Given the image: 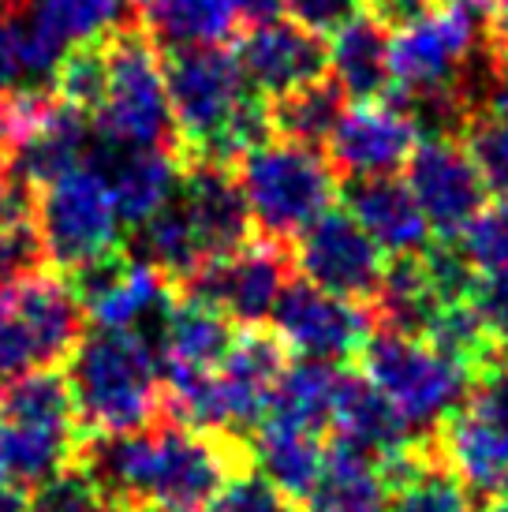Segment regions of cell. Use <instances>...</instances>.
<instances>
[{"label": "cell", "mask_w": 508, "mask_h": 512, "mask_svg": "<svg viewBox=\"0 0 508 512\" xmlns=\"http://www.w3.org/2000/svg\"><path fill=\"white\" fill-rule=\"evenodd\" d=\"M393 30L378 12H355L329 34V75L348 98H381L393 86Z\"/></svg>", "instance_id": "cell-23"}, {"label": "cell", "mask_w": 508, "mask_h": 512, "mask_svg": "<svg viewBox=\"0 0 508 512\" xmlns=\"http://www.w3.org/2000/svg\"><path fill=\"white\" fill-rule=\"evenodd\" d=\"M0 512H27V494L8 483H0Z\"/></svg>", "instance_id": "cell-44"}, {"label": "cell", "mask_w": 508, "mask_h": 512, "mask_svg": "<svg viewBox=\"0 0 508 512\" xmlns=\"http://www.w3.org/2000/svg\"><path fill=\"white\" fill-rule=\"evenodd\" d=\"M49 266L34 214V187L8 180L0 187V288Z\"/></svg>", "instance_id": "cell-30"}, {"label": "cell", "mask_w": 508, "mask_h": 512, "mask_svg": "<svg viewBox=\"0 0 508 512\" xmlns=\"http://www.w3.org/2000/svg\"><path fill=\"white\" fill-rule=\"evenodd\" d=\"M303 505H307V512H385L389 509V486H385V475L370 456L333 441L322 479Z\"/></svg>", "instance_id": "cell-29"}, {"label": "cell", "mask_w": 508, "mask_h": 512, "mask_svg": "<svg viewBox=\"0 0 508 512\" xmlns=\"http://www.w3.org/2000/svg\"><path fill=\"white\" fill-rule=\"evenodd\" d=\"M288 370V348L273 329L243 326L217 367V423L228 434H247L262 423L269 397Z\"/></svg>", "instance_id": "cell-17"}, {"label": "cell", "mask_w": 508, "mask_h": 512, "mask_svg": "<svg viewBox=\"0 0 508 512\" xmlns=\"http://www.w3.org/2000/svg\"><path fill=\"white\" fill-rule=\"evenodd\" d=\"M359 4L363 0H281V12L288 19H296L299 27L329 38L344 19H352L359 12Z\"/></svg>", "instance_id": "cell-39"}, {"label": "cell", "mask_w": 508, "mask_h": 512, "mask_svg": "<svg viewBox=\"0 0 508 512\" xmlns=\"http://www.w3.org/2000/svg\"><path fill=\"white\" fill-rule=\"evenodd\" d=\"M344 199H348V214L367 228L370 240L385 255H423L434 240V228L426 221L419 199L411 195L408 180H396V176L355 180Z\"/></svg>", "instance_id": "cell-21"}, {"label": "cell", "mask_w": 508, "mask_h": 512, "mask_svg": "<svg viewBox=\"0 0 508 512\" xmlns=\"http://www.w3.org/2000/svg\"><path fill=\"white\" fill-rule=\"evenodd\" d=\"M501 90H505V94H501L494 105H508V57L505 53H501Z\"/></svg>", "instance_id": "cell-46"}, {"label": "cell", "mask_w": 508, "mask_h": 512, "mask_svg": "<svg viewBox=\"0 0 508 512\" xmlns=\"http://www.w3.org/2000/svg\"><path fill=\"white\" fill-rule=\"evenodd\" d=\"M423 139L419 116L385 98H363L344 105L337 128L329 135V161L352 180L393 176L408 165Z\"/></svg>", "instance_id": "cell-14"}, {"label": "cell", "mask_w": 508, "mask_h": 512, "mask_svg": "<svg viewBox=\"0 0 508 512\" xmlns=\"http://www.w3.org/2000/svg\"><path fill=\"white\" fill-rule=\"evenodd\" d=\"M479 49V12L460 0H423L396 19L389 60L393 90L411 105H452L464 90V72Z\"/></svg>", "instance_id": "cell-5"}, {"label": "cell", "mask_w": 508, "mask_h": 512, "mask_svg": "<svg viewBox=\"0 0 508 512\" xmlns=\"http://www.w3.org/2000/svg\"><path fill=\"white\" fill-rule=\"evenodd\" d=\"M0 419H4V415H0Z\"/></svg>", "instance_id": "cell-51"}, {"label": "cell", "mask_w": 508, "mask_h": 512, "mask_svg": "<svg viewBox=\"0 0 508 512\" xmlns=\"http://www.w3.org/2000/svg\"><path fill=\"white\" fill-rule=\"evenodd\" d=\"M131 0H30L23 38L27 75H53L68 53L98 45L127 23Z\"/></svg>", "instance_id": "cell-15"}, {"label": "cell", "mask_w": 508, "mask_h": 512, "mask_svg": "<svg viewBox=\"0 0 508 512\" xmlns=\"http://www.w3.org/2000/svg\"><path fill=\"white\" fill-rule=\"evenodd\" d=\"M240 4V12L258 23V19H273V15H281V0H236Z\"/></svg>", "instance_id": "cell-43"}, {"label": "cell", "mask_w": 508, "mask_h": 512, "mask_svg": "<svg viewBox=\"0 0 508 512\" xmlns=\"http://www.w3.org/2000/svg\"><path fill=\"white\" fill-rule=\"evenodd\" d=\"M464 143L479 161L490 191L508 195V105H490L486 113H475L464 128Z\"/></svg>", "instance_id": "cell-35"}, {"label": "cell", "mask_w": 508, "mask_h": 512, "mask_svg": "<svg viewBox=\"0 0 508 512\" xmlns=\"http://www.w3.org/2000/svg\"><path fill=\"white\" fill-rule=\"evenodd\" d=\"M23 135V101L12 90H0V154H12Z\"/></svg>", "instance_id": "cell-41"}, {"label": "cell", "mask_w": 508, "mask_h": 512, "mask_svg": "<svg viewBox=\"0 0 508 512\" xmlns=\"http://www.w3.org/2000/svg\"><path fill=\"white\" fill-rule=\"evenodd\" d=\"M86 120L98 143L176 146L165 60L142 27H120L101 42V83Z\"/></svg>", "instance_id": "cell-3"}, {"label": "cell", "mask_w": 508, "mask_h": 512, "mask_svg": "<svg viewBox=\"0 0 508 512\" xmlns=\"http://www.w3.org/2000/svg\"><path fill=\"white\" fill-rule=\"evenodd\" d=\"M34 214L45 258L57 273H68L120 247L124 217L94 161H83L57 180L34 187Z\"/></svg>", "instance_id": "cell-8"}, {"label": "cell", "mask_w": 508, "mask_h": 512, "mask_svg": "<svg viewBox=\"0 0 508 512\" xmlns=\"http://www.w3.org/2000/svg\"><path fill=\"white\" fill-rule=\"evenodd\" d=\"M23 75H27V60H23L19 27L8 23V19H0V90H12Z\"/></svg>", "instance_id": "cell-40"}, {"label": "cell", "mask_w": 508, "mask_h": 512, "mask_svg": "<svg viewBox=\"0 0 508 512\" xmlns=\"http://www.w3.org/2000/svg\"><path fill=\"white\" fill-rule=\"evenodd\" d=\"M254 464L262 468L269 483L284 490L292 501H307L318 486L329 460V445L318 430L281 427V423H258L251 441Z\"/></svg>", "instance_id": "cell-26"}, {"label": "cell", "mask_w": 508, "mask_h": 512, "mask_svg": "<svg viewBox=\"0 0 508 512\" xmlns=\"http://www.w3.org/2000/svg\"><path fill=\"white\" fill-rule=\"evenodd\" d=\"M83 307L57 270L0 288V385L30 370L60 367L83 341Z\"/></svg>", "instance_id": "cell-7"}, {"label": "cell", "mask_w": 508, "mask_h": 512, "mask_svg": "<svg viewBox=\"0 0 508 512\" xmlns=\"http://www.w3.org/2000/svg\"><path fill=\"white\" fill-rule=\"evenodd\" d=\"M292 270H296L292 243L262 236V240L240 243L228 255L206 258L195 273H187L176 285V292L184 299L206 303L240 326H262L277 307L284 285L292 281L288 277Z\"/></svg>", "instance_id": "cell-10"}, {"label": "cell", "mask_w": 508, "mask_h": 512, "mask_svg": "<svg viewBox=\"0 0 508 512\" xmlns=\"http://www.w3.org/2000/svg\"><path fill=\"white\" fill-rule=\"evenodd\" d=\"M359 367L404 412L419 434H438L441 423L464 404L475 374L467 363L434 348L423 337L374 326L359 352Z\"/></svg>", "instance_id": "cell-6"}, {"label": "cell", "mask_w": 508, "mask_h": 512, "mask_svg": "<svg viewBox=\"0 0 508 512\" xmlns=\"http://www.w3.org/2000/svg\"><path fill=\"white\" fill-rule=\"evenodd\" d=\"M4 184H8V180H4V169H0V187H4Z\"/></svg>", "instance_id": "cell-50"}, {"label": "cell", "mask_w": 508, "mask_h": 512, "mask_svg": "<svg viewBox=\"0 0 508 512\" xmlns=\"http://www.w3.org/2000/svg\"><path fill=\"white\" fill-rule=\"evenodd\" d=\"M8 4H12V0H0V12H4V8H8Z\"/></svg>", "instance_id": "cell-49"}, {"label": "cell", "mask_w": 508, "mask_h": 512, "mask_svg": "<svg viewBox=\"0 0 508 512\" xmlns=\"http://www.w3.org/2000/svg\"><path fill=\"white\" fill-rule=\"evenodd\" d=\"M27 512H116L105 498L98 479L75 460L53 479H45L38 490H30Z\"/></svg>", "instance_id": "cell-34"}, {"label": "cell", "mask_w": 508, "mask_h": 512, "mask_svg": "<svg viewBox=\"0 0 508 512\" xmlns=\"http://www.w3.org/2000/svg\"><path fill=\"white\" fill-rule=\"evenodd\" d=\"M254 228L269 240L296 243L337 202V165L311 143L262 139L236 161Z\"/></svg>", "instance_id": "cell-4"}, {"label": "cell", "mask_w": 508, "mask_h": 512, "mask_svg": "<svg viewBox=\"0 0 508 512\" xmlns=\"http://www.w3.org/2000/svg\"><path fill=\"white\" fill-rule=\"evenodd\" d=\"M467 299L486 322V329L494 333V341L508 348V266L475 273V285Z\"/></svg>", "instance_id": "cell-38"}, {"label": "cell", "mask_w": 508, "mask_h": 512, "mask_svg": "<svg viewBox=\"0 0 508 512\" xmlns=\"http://www.w3.org/2000/svg\"><path fill=\"white\" fill-rule=\"evenodd\" d=\"M172 105V143L184 161L232 165L269 139V105L247 83L225 45L172 49L165 60Z\"/></svg>", "instance_id": "cell-1"}, {"label": "cell", "mask_w": 508, "mask_h": 512, "mask_svg": "<svg viewBox=\"0 0 508 512\" xmlns=\"http://www.w3.org/2000/svg\"><path fill=\"white\" fill-rule=\"evenodd\" d=\"M299 277L333 296L374 303L385 281V251L370 240V232L352 214L329 210L292 243Z\"/></svg>", "instance_id": "cell-13"}, {"label": "cell", "mask_w": 508, "mask_h": 512, "mask_svg": "<svg viewBox=\"0 0 508 512\" xmlns=\"http://www.w3.org/2000/svg\"><path fill=\"white\" fill-rule=\"evenodd\" d=\"M486 512H508V494H501V498H490V509Z\"/></svg>", "instance_id": "cell-47"}, {"label": "cell", "mask_w": 508, "mask_h": 512, "mask_svg": "<svg viewBox=\"0 0 508 512\" xmlns=\"http://www.w3.org/2000/svg\"><path fill=\"white\" fill-rule=\"evenodd\" d=\"M83 430L38 427V423H15L0 419V483L15 490H38L45 479L79 460Z\"/></svg>", "instance_id": "cell-24"}, {"label": "cell", "mask_w": 508, "mask_h": 512, "mask_svg": "<svg viewBox=\"0 0 508 512\" xmlns=\"http://www.w3.org/2000/svg\"><path fill=\"white\" fill-rule=\"evenodd\" d=\"M456 247L464 251V258L479 273L508 266V195H497L494 202H486L479 217L460 232Z\"/></svg>", "instance_id": "cell-36"}, {"label": "cell", "mask_w": 508, "mask_h": 512, "mask_svg": "<svg viewBox=\"0 0 508 512\" xmlns=\"http://www.w3.org/2000/svg\"><path fill=\"white\" fill-rule=\"evenodd\" d=\"M381 475L389 486V512H479L475 494L441 456L438 434L381 464Z\"/></svg>", "instance_id": "cell-22"}, {"label": "cell", "mask_w": 508, "mask_h": 512, "mask_svg": "<svg viewBox=\"0 0 508 512\" xmlns=\"http://www.w3.org/2000/svg\"><path fill=\"white\" fill-rule=\"evenodd\" d=\"M139 512H176V509H139Z\"/></svg>", "instance_id": "cell-48"}, {"label": "cell", "mask_w": 508, "mask_h": 512, "mask_svg": "<svg viewBox=\"0 0 508 512\" xmlns=\"http://www.w3.org/2000/svg\"><path fill=\"white\" fill-rule=\"evenodd\" d=\"M460 4H467V8H475V12H490V15L501 12V0H460Z\"/></svg>", "instance_id": "cell-45"}, {"label": "cell", "mask_w": 508, "mask_h": 512, "mask_svg": "<svg viewBox=\"0 0 508 512\" xmlns=\"http://www.w3.org/2000/svg\"><path fill=\"white\" fill-rule=\"evenodd\" d=\"M340 370L322 359H299L288 363L281 382L269 397V408L262 423H281V427H303L322 434L333 423V400H337Z\"/></svg>", "instance_id": "cell-28"}, {"label": "cell", "mask_w": 508, "mask_h": 512, "mask_svg": "<svg viewBox=\"0 0 508 512\" xmlns=\"http://www.w3.org/2000/svg\"><path fill=\"white\" fill-rule=\"evenodd\" d=\"M438 449L475 498L508 494V352L475 374L464 404L441 423Z\"/></svg>", "instance_id": "cell-9"}, {"label": "cell", "mask_w": 508, "mask_h": 512, "mask_svg": "<svg viewBox=\"0 0 508 512\" xmlns=\"http://www.w3.org/2000/svg\"><path fill=\"white\" fill-rule=\"evenodd\" d=\"M68 385L83 434L142 430L165 415L161 359L139 333L98 329L68 356Z\"/></svg>", "instance_id": "cell-2"}, {"label": "cell", "mask_w": 508, "mask_h": 512, "mask_svg": "<svg viewBox=\"0 0 508 512\" xmlns=\"http://www.w3.org/2000/svg\"><path fill=\"white\" fill-rule=\"evenodd\" d=\"M90 161L98 165L105 184L113 191V202L124 225H142L176 199L184 157L176 146H109L101 143Z\"/></svg>", "instance_id": "cell-20"}, {"label": "cell", "mask_w": 508, "mask_h": 512, "mask_svg": "<svg viewBox=\"0 0 508 512\" xmlns=\"http://www.w3.org/2000/svg\"><path fill=\"white\" fill-rule=\"evenodd\" d=\"M232 341H236L232 318L176 292L169 326H165V341L157 352L161 374H169V370H217L225 363Z\"/></svg>", "instance_id": "cell-27"}, {"label": "cell", "mask_w": 508, "mask_h": 512, "mask_svg": "<svg viewBox=\"0 0 508 512\" xmlns=\"http://www.w3.org/2000/svg\"><path fill=\"white\" fill-rule=\"evenodd\" d=\"M329 430H333L337 445H348L355 453L370 456L378 468L404 449H411L415 441L430 438V434H419L411 427L404 412L370 382L367 374H348V370H340Z\"/></svg>", "instance_id": "cell-19"}, {"label": "cell", "mask_w": 508, "mask_h": 512, "mask_svg": "<svg viewBox=\"0 0 508 512\" xmlns=\"http://www.w3.org/2000/svg\"><path fill=\"white\" fill-rule=\"evenodd\" d=\"M206 512H292V498L269 483L262 471H236L217 498L206 505Z\"/></svg>", "instance_id": "cell-37"}, {"label": "cell", "mask_w": 508, "mask_h": 512, "mask_svg": "<svg viewBox=\"0 0 508 512\" xmlns=\"http://www.w3.org/2000/svg\"><path fill=\"white\" fill-rule=\"evenodd\" d=\"M404 180L438 240H460V232L486 206V191H490L467 143L445 131L419 139L415 154L404 165Z\"/></svg>", "instance_id": "cell-12"}, {"label": "cell", "mask_w": 508, "mask_h": 512, "mask_svg": "<svg viewBox=\"0 0 508 512\" xmlns=\"http://www.w3.org/2000/svg\"><path fill=\"white\" fill-rule=\"evenodd\" d=\"M247 83L262 98H284L299 86L329 75V42L296 19H258L236 45Z\"/></svg>", "instance_id": "cell-16"}, {"label": "cell", "mask_w": 508, "mask_h": 512, "mask_svg": "<svg viewBox=\"0 0 508 512\" xmlns=\"http://www.w3.org/2000/svg\"><path fill=\"white\" fill-rule=\"evenodd\" d=\"M269 322L288 352H296L299 359H322V363L359 359L367 337L374 333V311L367 303L333 296L311 285L307 277H292L284 285Z\"/></svg>", "instance_id": "cell-11"}, {"label": "cell", "mask_w": 508, "mask_h": 512, "mask_svg": "<svg viewBox=\"0 0 508 512\" xmlns=\"http://www.w3.org/2000/svg\"><path fill=\"white\" fill-rule=\"evenodd\" d=\"M139 27L165 49L225 45L236 34L240 4L236 0H131Z\"/></svg>", "instance_id": "cell-25"}, {"label": "cell", "mask_w": 508, "mask_h": 512, "mask_svg": "<svg viewBox=\"0 0 508 512\" xmlns=\"http://www.w3.org/2000/svg\"><path fill=\"white\" fill-rule=\"evenodd\" d=\"M176 199L184 206L187 221L195 228L198 247L206 258L228 255L251 240V206L243 199L240 176L232 165L213 161H184Z\"/></svg>", "instance_id": "cell-18"}, {"label": "cell", "mask_w": 508, "mask_h": 512, "mask_svg": "<svg viewBox=\"0 0 508 512\" xmlns=\"http://www.w3.org/2000/svg\"><path fill=\"white\" fill-rule=\"evenodd\" d=\"M131 255L154 266L169 277L172 285H180L187 273H195L206 255L198 247V236L191 221H187L180 199H172L169 206H161L150 221L135 225V240H131Z\"/></svg>", "instance_id": "cell-31"}, {"label": "cell", "mask_w": 508, "mask_h": 512, "mask_svg": "<svg viewBox=\"0 0 508 512\" xmlns=\"http://www.w3.org/2000/svg\"><path fill=\"white\" fill-rule=\"evenodd\" d=\"M423 0H367L370 12H378L381 19H404L408 12H415Z\"/></svg>", "instance_id": "cell-42"}, {"label": "cell", "mask_w": 508, "mask_h": 512, "mask_svg": "<svg viewBox=\"0 0 508 512\" xmlns=\"http://www.w3.org/2000/svg\"><path fill=\"white\" fill-rule=\"evenodd\" d=\"M0 415H4V419H15V423L83 430L79 412H75L68 374L57 367L30 370L23 378L0 385Z\"/></svg>", "instance_id": "cell-32"}, {"label": "cell", "mask_w": 508, "mask_h": 512, "mask_svg": "<svg viewBox=\"0 0 508 512\" xmlns=\"http://www.w3.org/2000/svg\"><path fill=\"white\" fill-rule=\"evenodd\" d=\"M340 113H344V90L333 75L314 79V83L299 86L284 98L269 101V124L284 139H296V143L322 146L329 143V135L337 128Z\"/></svg>", "instance_id": "cell-33"}]
</instances>
